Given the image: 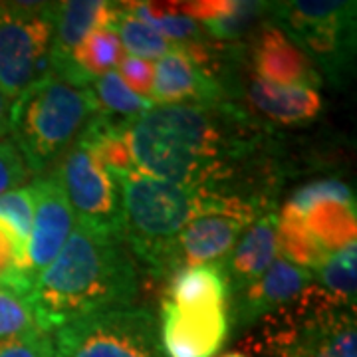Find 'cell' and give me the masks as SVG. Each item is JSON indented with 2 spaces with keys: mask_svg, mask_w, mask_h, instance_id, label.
<instances>
[{
  "mask_svg": "<svg viewBox=\"0 0 357 357\" xmlns=\"http://www.w3.org/2000/svg\"><path fill=\"white\" fill-rule=\"evenodd\" d=\"M103 28H109L119 38L121 48L129 56L141 60H161L169 52L177 48V44L163 38L153 26L139 20L137 16L129 13L123 2H109L103 14Z\"/></svg>",
  "mask_w": 357,
  "mask_h": 357,
  "instance_id": "ffe728a7",
  "label": "cell"
},
{
  "mask_svg": "<svg viewBox=\"0 0 357 357\" xmlns=\"http://www.w3.org/2000/svg\"><path fill=\"white\" fill-rule=\"evenodd\" d=\"M270 2L262 0H230L227 10L218 14L203 30L218 44L238 46L256 32V28L268 20Z\"/></svg>",
  "mask_w": 357,
  "mask_h": 357,
  "instance_id": "7402d4cb",
  "label": "cell"
},
{
  "mask_svg": "<svg viewBox=\"0 0 357 357\" xmlns=\"http://www.w3.org/2000/svg\"><path fill=\"white\" fill-rule=\"evenodd\" d=\"M314 284V272L276 258L266 272L229 300V324L234 332H248L268 314L292 302Z\"/></svg>",
  "mask_w": 357,
  "mask_h": 357,
  "instance_id": "9a60e30c",
  "label": "cell"
},
{
  "mask_svg": "<svg viewBox=\"0 0 357 357\" xmlns=\"http://www.w3.org/2000/svg\"><path fill=\"white\" fill-rule=\"evenodd\" d=\"M34 328L36 324L30 302L0 288V340L22 335Z\"/></svg>",
  "mask_w": 357,
  "mask_h": 357,
  "instance_id": "f546056e",
  "label": "cell"
},
{
  "mask_svg": "<svg viewBox=\"0 0 357 357\" xmlns=\"http://www.w3.org/2000/svg\"><path fill=\"white\" fill-rule=\"evenodd\" d=\"M356 243L335 250L324 258V262L314 270V282L332 296L344 307L356 310Z\"/></svg>",
  "mask_w": 357,
  "mask_h": 357,
  "instance_id": "d4e9b609",
  "label": "cell"
},
{
  "mask_svg": "<svg viewBox=\"0 0 357 357\" xmlns=\"http://www.w3.org/2000/svg\"><path fill=\"white\" fill-rule=\"evenodd\" d=\"M302 218L307 232L326 252H335L356 243V201H321Z\"/></svg>",
  "mask_w": 357,
  "mask_h": 357,
  "instance_id": "44dd1931",
  "label": "cell"
},
{
  "mask_svg": "<svg viewBox=\"0 0 357 357\" xmlns=\"http://www.w3.org/2000/svg\"><path fill=\"white\" fill-rule=\"evenodd\" d=\"M321 201H344V203H354L356 195L340 178H319L314 183H307L294 192L288 201V206L294 208L300 215H306L314 204Z\"/></svg>",
  "mask_w": 357,
  "mask_h": 357,
  "instance_id": "f1b7e54d",
  "label": "cell"
},
{
  "mask_svg": "<svg viewBox=\"0 0 357 357\" xmlns=\"http://www.w3.org/2000/svg\"><path fill=\"white\" fill-rule=\"evenodd\" d=\"M258 215L213 213L195 218L167 244L151 278L169 282L181 270L222 262Z\"/></svg>",
  "mask_w": 357,
  "mask_h": 357,
  "instance_id": "8fae6325",
  "label": "cell"
},
{
  "mask_svg": "<svg viewBox=\"0 0 357 357\" xmlns=\"http://www.w3.org/2000/svg\"><path fill=\"white\" fill-rule=\"evenodd\" d=\"M10 131V102L0 91V139L8 137Z\"/></svg>",
  "mask_w": 357,
  "mask_h": 357,
  "instance_id": "836d02e7",
  "label": "cell"
},
{
  "mask_svg": "<svg viewBox=\"0 0 357 357\" xmlns=\"http://www.w3.org/2000/svg\"><path fill=\"white\" fill-rule=\"evenodd\" d=\"M56 2H0V91L13 103L50 74Z\"/></svg>",
  "mask_w": 357,
  "mask_h": 357,
  "instance_id": "ba28073f",
  "label": "cell"
},
{
  "mask_svg": "<svg viewBox=\"0 0 357 357\" xmlns=\"http://www.w3.org/2000/svg\"><path fill=\"white\" fill-rule=\"evenodd\" d=\"M137 171L260 206L278 204L286 163L278 129L243 105H153L128 121Z\"/></svg>",
  "mask_w": 357,
  "mask_h": 357,
  "instance_id": "6da1fadb",
  "label": "cell"
},
{
  "mask_svg": "<svg viewBox=\"0 0 357 357\" xmlns=\"http://www.w3.org/2000/svg\"><path fill=\"white\" fill-rule=\"evenodd\" d=\"M0 218L14 230L18 241L28 248L34 220V192L28 183L0 197Z\"/></svg>",
  "mask_w": 357,
  "mask_h": 357,
  "instance_id": "83f0119b",
  "label": "cell"
},
{
  "mask_svg": "<svg viewBox=\"0 0 357 357\" xmlns=\"http://www.w3.org/2000/svg\"><path fill=\"white\" fill-rule=\"evenodd\" d=\"M151 102L155 105H203L227 100L225 88L206 66L177 46L153 64Z\"/></svg>",
  "mask_w": 357,
  "mask_h": 357,
  "instance_id": "2e32d148",
  "label": "cell"
},
{
  "mask_svg": "<svg viewBox=\"0 0 357 357\" xmlns=\"http://www.w3.org/2000/svg\"><path fill=\"white\" fill-rule=\"evenodd\" d=\"M56 357H167L159 318L145 306H123L74 319L52 333Z\"/></svg>",
  "mask_w": 357,
  "mask_h": 357,
  "instance_id": "52a82bcc",
  "label": "cell"
},
{
  "mask_svg": "<svg viewBox=\"0 0 357 357\" xmlns=\"http://www.w3.org/2000/svg\"><path fill=\"white\" fill-rule=\"evenodd\" d=\"M167 284V300L175 306L229 307V286L218 262L181 270Z\"/></svg>",
  "mask_w": 357,
  "mask_h": 357,
  "instance_id": "d6986e66",
  "label": "cell"
},
{
  "mask_svg": "<svg viewBox=\"0 0 357 357\" xmlns=\"http://www.w3.org/2000/svg\"><path fill=\"white\" fill-rule=\"evenodd\" d=\"M356 6L354 0H280L270 2L268 20L306 56L324 82L345 86L356 68Z\"/></svg>",
  "mask_w": 357,
  "mask_h": 357,
  "instance_id": "8992f818",
  "label": "cell"
},
{
  "mask_svg": "<svg viewBox=\"0 0 357 357\" xmlns=\"http://www.w3.org/2000/svg\"><path fill=\"white\" fill-rule=\"evenodd\" d=\"M123 208V238L131 256L151 276L167 244L191 220L213 213H262L270 206L183 187L131 171L117 177ZM278 206V204H272Z\"/></svg>",
  "mask_w": 357,
  "mask_h": 357,
  "instance_id": "3957f363",
  "label": "cell"
},
{
  "mask_svg": "<svg viewBox=\"0 0 357 357\" xmlns=\"http://www.w3.org/2000/svg\"><path fill=\"white\" fill-rule=\"evenodd\" d=\"M229 307H181L163 300L159 333L167 357H217L229 337Z\"/></svg>",
  "mask_w": 357,
  "mask_h": 357,
  "instance_id": "4fadbf2b",
  "label": "cell"
},
{
  "mask_svg": "<svg viewBox=\"0 0 357 357\" xmlns=\"http://www.w3.org/2000/svg\"><path fill=\"white\" fill-rule=\"evenodd\" d=\"M222 357H248V356H244V354H241V351H230V354H225Z\"/></svg>",
  "mask_w": 357,
  "mask_h": 357,
  "instance_id": "e575fe53",
  "label": "cell"
},
{
  "mask_svg": "<svg viewBox=\"0 0 357 357\" xmlns=\"http://www.w3.org/2000/svg\"><path fill=\"white\" fill-rule=\"evenodd\" d=\"M139 272L126 243L77 225L64 248L44 268L30 296L36 328L54 333L96 312L133 306Z\"/></svg>",
  "mask_w": 357,
  "mask_h": 357,
  "instance_id": "7a4b0ae2",
  "label": "cell"
},
{
  "mask_svg": "<svg viewBox=\"0 0 357 357\" xmlns=\"http://www.w3.org/2000/svg\"><path fill=\"white\" fill-rule=\"evenodd\" d=\"M244 66L256 77L272 86L319 89L324 79L302 52L282 34L270 20L241 46Z\"/></svg>",
  "mask_w": 357,
  "mask_h": 357,
  "instance_id": "5bb4252c",
  "label": "cell"
},
{
  "mask_svg": "<svg viewBox=\"0 0 357 357\" xmlns=\"http://www.w3.org/2000/svg\"><path fill=\"white\" fill-rule=\"evenodd\" d=\"M89 89L98 100L100 112L119 117V119H133L137 115L149 112L155 105L151 100L133 93L123 84V79L117 72H107L100 76L89 86Z\"/></svg>",
  "mask_w": 357,
  "mask_h": 357,
  "instance_id": "4316f807",
  "label": "cell"
},
{
  "mask_svg": "<svg viewBox=\"0 0 357 357\" xmlns=\"http://www.w3.org/2000/svg\"><path fill=\"white\" fill-rule=\"evenodd\" d=\"M54 167L77 225L100 236L126 243L119 185L100 159L76 139Z\"/></svg>",
  "mask_w": 357,
  "mask_h": 357,
  "instance_id": "9c48e42d",
  "label": "cell"
},
{
  "mask_svg": "<svg viewBox=\"0 0 357 357\" xmlns=\"http://www.w3.org/2000/svg\"><path fill=\"white\" fill-rule=\"evenodd\" d=\"M107 0H64L56 2L50 72L74 88H88L74 66V52L91 30L100 28Z\"/></svg>",
  "mask_w": 357,
  "mask_h": 357,
  "instance_id": "e0dca14e",
  "label": "cell"
},
{
  "mask_svg": "<svg viewBox=\"0 0 357 357\" xmlns=\"http://www.w3.org/2000/svg\"><path fill=\"white\" fill-rule=\"evenodd\" d=\"M98 112L91 89L74 88L52 72L22 91L10 103L8 135L30 177L48 173Z\"/></svg>",
  "mask_w": 357,
  "mask_h": 357,
  "instance_id": "5b68a950",
  "label": "cell"
},
{
  "mask_svg": "<svg viewBox=\"0 0 357 357\" xmlns=\"http://www.w3.org/2000/svg\"><path fill=\"white\" fill-rule=\"evenodd\" d=\"M278 258V206L262 211L241 241L218 262L229 286V300L260 278Z\"/></svg>",
  "mask_w": 357,
  "mask_h": 357,
  "instance_id": "ac0fdd59",
  "label": "cell"
},
{
  "mask_svg": "<svg viewBox=\"0 0 357 357\" xmlns=\"http://www.w3.org/2000/svg\"><path fill=\"white\" fill-rule=\"evenodd\" d=\"M243 347L260 357H357L356 310L340 306L314 282L260 319Z\"/></svg>",
  "mask_w": 357,
  "mask_h": 357,
  "instance_id": "277c9868",
  "label": "cell"
},
{
  "mask_svg": "<svg viewBox=\"0 0 357 357\" xmlns=\"http://www.w3.org/2000/svg\"><path fill=\"white\" fill-rule=\"evenodd\" d=\"M28 178L30 173L16 145L10 141V137L0 139V197L16 187L26 185Z\"/></svg>",
  "mask_w": 357,
  "mask_h": 357,
  "instance_id": "1f68e13d",
  "label": "cell"
},
{
  "mask_svg": "<svg viewBox=\"0 0 357 357\" xmlns=\"http://www.w3.org/2000/svg\"><path fill=\"white\" fill-rule=\"evenodd\" d=\"M241 46L230 48L229 58L218 72V79L230 102L272 128H302L314 123L324 112V98L318 89L272 86L256 77L243 62Z\"/></svg>",
  "mask_w": 357,
  "mask_h": 357,
  "instance_id": "30bf717a",
  "label": "cell"
},
{
  "mask_svg": "<svg viewBox=\"0 0 357 357\" xmlns=\"http://www.w3.org/2000/svg\"><path fill=\"white\" fill-rule=\"evenodd\" d=\"M328 255L307 232L302 215L284 204L278 211V256L314 272Z\"/></svg>",
  "mask_w": 357,
  "mask_h": 357,
  "instance_id": "603a6c76",
  "label": "cell"
},
{
  "mask_svg": "<svg viewBox=\"0 0 357 357\" xmlns=\"http://www.w3.org/2000/svg\"><path fill=\"white\" fill-rule=\"evenodd\" d=\"M28 185L34 192V220L28 243V260L34 280H38L42 270L50 266L52 260L64 248L76 227V217L56 167L40 177H32V183Z\"/></svg>",
  "mask_w": 357,
  "mask_h": 357,
  "instance_id": "7c38bea8",
  "label": "cell"
},
{
  "mask_svg": "<svg viewBox=\"0 0 357 357\" xmlns=\"http://www.w3.org/2000/svg\"><path fill=\"white\" fill-rule=\"evenodd\" d=\"M123 58V48L119 38L109 28H96L91 30L84 42L74 52V66L79 72L86 86H91L96 79L107 72H114V68Z\"/></svg>",
  "mask_w": 357,
  "mask_h": 357,
  "instance_id": "cb8c5ba5",
  "label": "cell"
},
{
  "mask_svg": "<svg viewBox=\"0 0 357 357\" xmlns=\"http://www.w3.org/2000/svg\"><path fill=\"white\" fill-rule=\"evenodd\" d=\"M119 68V77L133 93L141 98L151 100V88H153V62L141 60L135 56H123L121 62L117 64Z\"/></svg>",
  "mask_w": 357,
  "mask_h": 357,
  "instance_id": "d6a6232c",
  "label": "cell"
},
{
  "mask_svg": "<svg viewBox=\"0 0 357 357\" xmlns=\"http://www.w3.org/2000/svg\"><path fill=\"white\" fill-rule=\"evenodd\" d=\"M0 357H56L52 333L34 328L22 335L0 340Z\"/></svg>",
  "mask_w": 357,
  "mask_h": 357,
  "instance_id": "4dcf8cb0",
  "label": "cell"
},
{
  "mask_svg": "<svg viewBox=\"0 0 357 357\" xmlns=\"http://www.w3.org/2000/svg\"><path fill=\"white\" fill-rule=\"evenodd\" d=\"M34 284L36 280L30 272L28 248L0 218V288L30 300Z\"/></svg>",
  "mask_w": 357,
  "mask_h": 357,
  "instance_id": "484cf974",
  "label": "cell"
}]
</instances>
